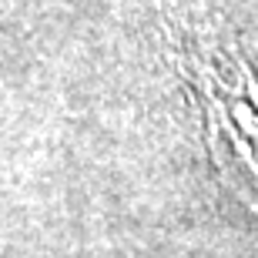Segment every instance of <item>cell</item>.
Here are the masks:
<instances>
[{"label": "cell", "mask_w": 258, "mask_h": 258, "mask_svg": "<svg viewBox=\"0 0 258 258\" xmlns=\"http://www.w3.org/2000/svg\"><path fill=\"white\" fill-rule=\"evenodd\" d=\"M168 40L221 184L258 215V54L201 20H171Z\"/></svg>", "instance_id": "cell-1"}]
</instances>
